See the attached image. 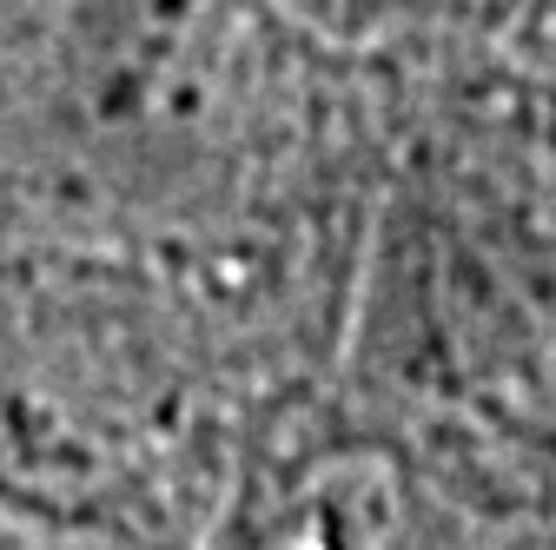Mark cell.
I'll return each instance as SVG.
<instances>
[{"mask_svg":"<svg viewBox=\"0 0 556 550\" xmlns=\"http://www.w3.org/2000/svg\"><path fill=\"white\" fill-rule=\"evenodd\" d=\"M278 0H0V160L66 233L205 239L312 140Z\"/></svg>","mask_w":556,"mask_h":550,"instance_id":"cell-1","label":"cell"}]
</instances>
